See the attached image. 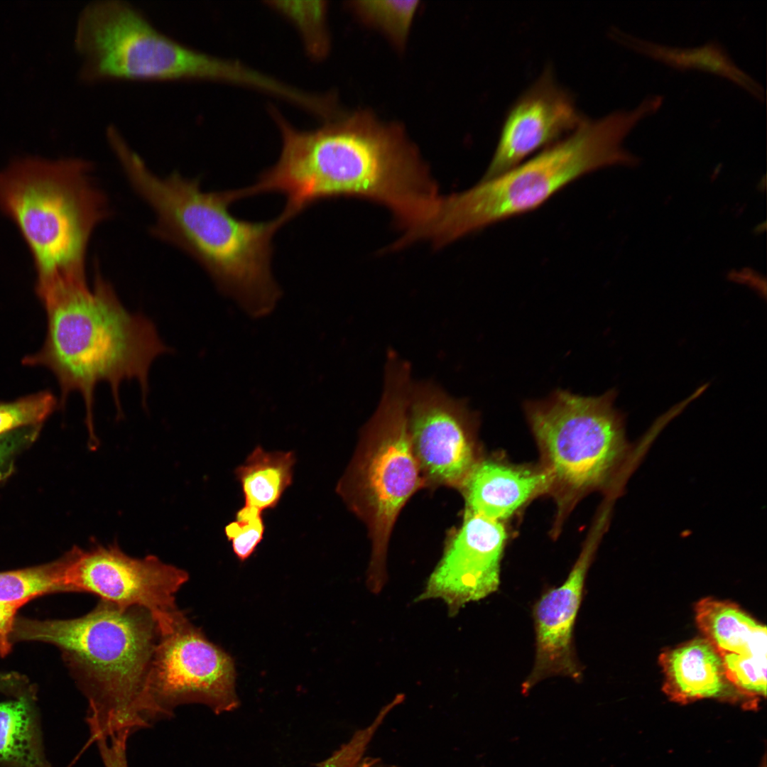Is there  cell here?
<instances>
[{"mask_svg": "<svg viewBox=\"0 0 767 767\" xmlns=\"http://www.w3.org/2000/svg\"><path fill=\"white\" fill-rule=\"evenodd\" d=\"M261 511L244 505L235 514V520L224 527V533L232 550L241 562L248 559L263 538L265 523Z\"/></svg>", "mask_w": 767, "mask_h": 767, "instance_id": "4316f807", "label": "cell"}, {"mask_svg": "<svg viewBox=\"0 0 767 767\" xmlns=\"http://www.w3.org/2000/svg\"><path fill=\"white\" fill-rule=\"evenodd\" d=\"M636 106L584 119L571 134L511 170L465 191L438 197L419 232L442 246L490 224L531 211L576 179L612 165L638 161L623 143L643 120Z\"/></svg>", "mask_w": 767, "mask_h": 767, "instance_id": "5b68a950", "label": "cell"}, {"mask_svg": "<svg viewBox=\"0 0 767 767\" xmlns=\"http://www.w3.org/2000/svg\"><path fill=\"white\" fill-rule=\"evenodd\" d=\"M584 119L573 97L557 84L551 69L547 68L507 113L482 179L519 165L571 134Z\"/></svg>", "mask_w": 767, "mask_h": 767, "instance_id": "5bb4252c", "label": "cell"}, {"mask_svg": "<svg viewBox=\"0 0 767 767\" xmlns=\"http://www.w3.org/2000/svg\"><path fill=\"white\" fill-rule=\"evenodd\" d=\"M296 458L292 451L266 452L258 445L234 470L244 504L263 512L277 506L292 484Z\"/></svg>", "mask_w": 767, "mask_h": 767, "instance_id": "44dd1931", "label": "cell"}, {"mask_svg": "<svg viewBox=\"0 0 767 767\" xmlns=\"http://www.w3.org/2000/svg\"><path fill=\"white\" fill-rule=\"evenodd\" d=\"M506 539L502 521L467 510L462 527L415 601L440 599L455 616L466 604L495 592Z\"/></svg>", "mask_w": 767, "mask_h": 767, "instance_id": "4fadbf2b", "label": "cell"}, {"mask_svg": "<svg viewBox=\"0 0 767 767\" xmlns=\"http://www.w3.org/2000/svg\"><path fill=\"white\" fill-rule=\"evenodd\" d=\"M273 116L281 134V154L250 191L283 195L282 213L290 219L320 200L352 197L386 206L406 232L423 221L440 196L416 148L397 125L358 111L300 131L278 112Z\"/></svg>", "mask_w": 767, "mask_h": 767, "instance_id": "6da1fadb", "label": "cell"}, {"mask_svg": "<svg viewBox=\"0 0 767 767\" xmlns=\"http://www.w3.org/2000/svg\"><path fill=\"white\" fill-rule=\"evenodd\" d=\"M270 7L290 21L301 35L308 53L315 60L326 56L330 48L325 1H271Z\"/></svg>", "mask_w": 767, "mask_h": 767, "instance_id": "603a6c76", "label": "cell"}, {"mask_svg": "<svg viewBox=\"0 0 767 767\" xmlns=\"http://www.w3.org/2000/svg\"><path fill=\"white\" fill-rule=\"evenodd\" d=\"M38 296L48 315L47 336L41 350L25 358L23 363L50 369L60 386L62 399L71 392L81 394L91 447H96L93 406L97 385H109L119 415V388L125 380L138 381L145 404L151 365L170 349L161 339L153 322L129 312L98 271L92 288L87 283L63 285Z\"/></svg>", "mask_w": 767, "mask_h": 767, "instance_id": "3957f363", "label": "cell"}, {"mask_svg": "<svg viewBox=\"0 0 767 767\" xmlns=\"http://www.w3.org/2000/svg\"><path fill=\"white\" fill-rule=\"evenodd\" d=\"M481 767H482V766H481Z\"/></svg>", "mask_w": 767, "mask_h": 767, "instance_id": "d6a6232c", "label": "cell"}, {"mask_svg": "<svg viewBox=\"0 0 767 767\" xmlns=\"http://www.w3.org/2000/svg\"><path fill=\"white\" fill-rule=\"evenodd\" d=\"M18 607L0 604V654L8 653L11 647V634Z\"/></svg>", "mask_w": 767, "mask_h": 767, "instance_id": "f1b7e54d", "label": "cell"}, {"mask_svg": "<svg viewBox=\"0 0 767 767\" xmlns=\"http://www.w3.org/2000/svg\"><path fill=\"white\" fill-rule=\"evenodd\" d=\"M232 658L210 641L183 611L159 633L146 686V703L153 723L178 706L197 703L219 714L239 705Z\"/></svg>", "mask_w": 767, "mask_h": 767, "instance_id": "30bf717a", "label": "cell"}, {"mask_svg": "<svg viewBox=\"0 0 767 767\" xmlns=\"http://www.w3.org/2000/svg\"><path fill=\"white\" fill-rule=\"evenodd\" d=\"M27 685L28 680L18 673L0 672V692L16 697L34 693Z\"/></svg>", "mask_w": 767, "mask_h": 767, "instance_id": "f546056e", "label": "cell"}, {"mask_svg": "<svg viewBox=\"0 0 767 767\" xmlns=\"http://www.w3.org/2000/svg\"><path fill=\"white\" fill-rule=\"evenodd\" d=\"M158 638L146 609L103 600L76 619L16 620L11 634V642H46L63 651L87 698L93 741L151 726L145 692Z\"/></svg>", "mask_w": 767, "mask_h": 767, "instance_id": "277c9868", "label": "cell"}, {"mask_svg": "<svg viewBox=\"0 0 767 767\" xmlns=\"http://www.w3.org/2000/svg\"><path fill=\"white\" fill-rule=\"evenodd\" d=\"M122 169L133 188L153 211L152 233L191 256L217 288L246 312H270L281 295L271 269L273 237L287 221L253 222L229 210V190L204 192L197 179L178 173L161 177L139 156L127 158Z\"/></svg>", "mask_w": 767, "mask_h": 767, "instance_id": "7a4b0ae2", "label": "cell"}, {"mask_svg": "<svg viewBox=\"0 0 767 767\" xmlns=\"http://www.w3.org/2000/svg\"><path fill=\"white\" fill-rule=\"evenodd\" d=\"M727 678L747 699L766 695V654L721 655Z\"/></svg>", "mask_w": 767, "mask_h": 767, "instance_id": "d4e9b609", "label": "cell"}, {"mask_svg": "<svg viewBox=\"0 0 767 767\" xmlns=\"http://www.w3.org/2000/svg\"><path fill=\"white\" fill-rule=\"evenodd\" d=\"M597 523L567 580L545 592L533 607L535 656L533 668L522 684L524 695L548 677L566 676L577 682L582 678V670L574 648L573 631L602 528V522Z\"/></svg>", "mask_w": 767, "mask_h": 767, "instance_id": "9a60e30c", "label": "cell"}, {"mask_svg": "<svg viewBox=\"0 0 767 767\" xmlns=\"http://www.w3.org/2000/svg\"><path fill=\"white\" fill-rule=\"evenodd\" d=\"M69 558L67 553L60 560L44 565L0 572V604L20 608L43 594L67 592L65 574Z\"/></svg>", "mask_w": 767, "mask_h": 767, "instance_id": "7402d4cb", "label": "cell"}, {"mask_svg": "<svg viewBox=\"0 0 767 767\" xmlns=\"http://www.w3.org/2000/svg\"><path fill=\"white\" fill-rule=\"evenodd\" d=\"M356 767H399L396 765L386 763L379 757L364 756Z\"/></svg>", "mask_w": 767, "mask_h": 767, "instance_id": "4dcf8cb0", "label": "cell"}, {"mask_svg": "<svg viewBox=\"0 0 767 767\" xmlns=\"http://www.w3.org/2000/svg\"><path fill=\"white\" fill-rule=\"evenodd\" d=\"M382 395L365 425L356 452L337 491L368 527L372 553L367 575L371 591L386 583V553L393 524L425 480L414 455L408 429L409 364L388 354Z\"/></svg>", "mask_w": 767, "mask_h": 767, "instance_id": "52a82bcc", "label": "cell"}, {"mask_svg": "<svg viewBox=\"0 0 767 767\" xmlns=\"http://www.w3.org/2000/svg\"><path fill=\"white\" fill-rule=\"evenodd\" d=\"M0 767H52L43 749L34 694L0 702Z\"/></svg>", "mask_w": 767, "mask_h": 767, "instance_id": "ffe728a7", "label": "cell"}, {"mask_svg": "<svg viewBox=\"0 0 767 767\" xmlns=\"http://www.w3.org/2000/svg\"><path fill=\"white\" fill-rule=\"evenodd\" d=\"M0 208L31 253L36 292L87 282L86 254L108 200L84 160L28 159L0 172Z\"/></svg>", "mask_w": 767, "mask_h": 767, "instance_id": "8992f818", "label": "cell"}, {"mask_svg": "<svg viewBox=\"0 0 767 767\" xmlns=\"http://www.w3.org/2000/svg\"><path fill=\"white\" fill-rule=\"evenodd\" d=\"M476 420L465 401L452 397L432 381H412L408 429L425 482L462 486L479 462Z\"/></svg>", "mask_w": 767, "mask_h": 767, "instance_id": "7c38bea8", "label": "cell"}, {"mask_svg": "<svg viewBox=\"0 0 767 767\" xmlns=\"http://www.w3.org/2000/svg\"><path fill=\"white\" fill-rule=\"evenodd\" d=\"M419 1H356L352 10L365 23L379 28L398 47L404 45Z\"/></svg>", "mask_w": 767, "mask_h": 767, "instance_id": "cb8c5ba5", "label": "cell"}, {"mask_svg": "<svg viewBox=\"0 0 767 767\" xmlns=\"http://www.w3.org/2000/svg\"><path fill=\"white\" fill-rule=\"evenodd\" d=\"M697 624L720 655L766 654V628L737 604L707 597L695 606Z\"/></svg>", "mask_w": 767, "mask_h": 767, "instance_id": "d6986e66", "label": "cell"}, {"mask_svg": "<svg viewBox=\"0 0 767 767\" xmlns=\"http://www.w3.org/2000/svg\"><path fill=\"white\" fill-rule=\"evenodd\" d=\"M3 435L0 436V461L9 453L11 449V442Z\"/></svg>", "mask_w": 767, "mask_h": 767, "instance_id": "1f68e13d", "label": "cell"}, {"mask_svg": "<svg viewBox=\"0 0 767 767\" xmlns=\"http://www.w3.org/2000/svg\"><path fill=\"white\" fill-rule=\"evenodd\" d=\"M76 45L86 80H202L253 88L256 70L185 45L121 1L92 2L82 11Z\"/></svg>", "mask_w": 767, "mask_h": 767, "instance_id": "9c48e42d", "label": "cell"}, {"mask_svg": "<svg viewBox=\"0 0 767 767\" xmlns=\"http://www.w3.org/2000/svg\"><path fill=\"white\" fill-rule=\"evenodd\" d=\"M462 488L467 511L502 521L537 495L548 492L549 481L542 468L484 460L477 463Z\"/></svg>", "mask_w": 767, "mask_h": 767, "instance_id": "2e32d148", "label": "cell"}, {"mask_svg": "<svg viewBox=\"0 0 767 767\" xmlns=\"http://www.w3.org/2000/svg\"><path fill=\"white\" fill-rule=\"evenodd\" d=\"M616 396L614 389L594 397L557 389L524 403L558 519L584 494L613 486L626 464L631 446Z\"/></svg>", "mask_w": 767, "mask_h": 767, "instance_id": "ba28073f", "label": "cell"}, {"mask_svg": "<svg viewBox=\"0 0 767 767\" xmlns=\"http://www.w3.org/2000/svg\"><path fill=\"white\" fill-rule=\"evenodd\" d=\"M663 689L673 701L687 704L704 698L741 696L727 678L719 653L704 637L696 638L659 656Z\"/></svg>", "mask_w": 767, "mask_h": 767, "instance_id": "e0dca14e", "label": "cell"}, {"mask_svg": "<svg viewBox=\"0 0 767 767\" xmlns=\"http://www.w3.org/2000/svg\"><path fill=\"white\" fill-rule=\"evenodd\" d=\"M610 38L626 49L680 72L696 70L730 81L760 103L766 102L763 87L739 67L727 48L717 40L696 47L662 44L627 33L618 28L609 32Z\"/></svg>", "mask_w": 767, "mask_h": 767, "instance_id": "ac0fdd59", "label": "cell"}, {"mask_svg": "<svg viewBox=\"0 0 767 767\" xmlns=\"http://www.w3.org/2000/svg\"><path fill=\"white\" fill-rule=\"evenodd\" d=\"M65 574L67 592H84L121 606H139L151 613L160 632L182 612L176 593L188 580L186 571L154 555L131 557L117 545L73 548Z\"/></svg>", "mask_w": 767, "mask_h": 767, "instance_id": "8fae6325", "label": "cell"}, {"mask_svg": "<svg viewBox=\"0 0 767 767\" xmlns=\"http://www.w3.org/2000/svg\"><path fill=\"white\" fill-rule=\"evenodd\" d=\"M56 405L55 398L49 392L0 403V436L21 427L40 423L54 410Z\"/></svg>", "mask_w": 767, "mask_h": 767, "instance_id": "484cf974", "label": "cell"}, {"mask_svg": "<svg viewBox=\"0 0 767 767\" xmlns=\"http://www.w3.org/2000/svg\"><path fill=\"white\" fill-rule=\"evenodd\" d=\"M383 724L381 717H375L367 726L354 732L327 758L317 763V767H356Z\"/></svg>", "mask_w": 767, "mask_h": 767, "instance_id": "83f0119b", "label": "cell"}]
</instances>
